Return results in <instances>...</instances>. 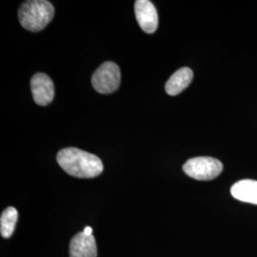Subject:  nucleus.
I'll return each mask as SVG.
<instances>
[{
  "label": "nucleus",
  "mask_w": 257,
  "mask_h": 257,
  "mask_svg": "<svg viewBox=\"0 0 257 257\" xmlns=\"http://www.w3.org/2000/svg\"><path fill=\"white\" fill-rule=\"evenodd\" d=\"M59 166L68 175L78 178H92L104 169L100 158L77 148H66L56 156Z\"/></svg>",
  "instance_id": "1"
},
{
  "label": "nucleus",
  "mask_w": 257,
  "mask_h": 257,
  "mask_svg": "<svg viewBox=\"0 0 257 257\" xmlns=\"http://www.w3.org/2000/svg\"><path fill=\"white\" fill-rule=\"evenodd\" d=\"M55 8L49 1L32 0L24 2L19 10L22 27L30 32H39L53 20Z\"/></svg>",
  "instance_id": "2"
},
{
  "label": "nucleus",
  "mask_w": 257,
  "mask_h": 257,
  "mask_svg": "<svg viewBox=\"0 0 257 257\" xmlns=\"http://www.w3.org/2000/svg\"><path fill=\"white\" fill-rule=\"evenodd\" d=\"M184 173L196 180H212L220 175L223 165L218 159L200 156L189 159L183 166Z\"/></svg>",
  "instance_id": "3"
},
{
  "label": "nucleus",
  "mask_w": 257,
  "mask_h": 257,
  "mask_svg": "<svg viewBox=\"0 0 257 257\" xmlns=\"http://www.w3.org/2000/svg\"><path fill=\"white\" fill-rule=\"evenodd\" d=\"M121 74L118 65L109 61L102 64L92 74V86L96 92L108 94L118 89Z\"/></svg>",
  "instance_id": "4"
},
{
  "label": "nucleus",
  "mask_w": 257,
  "mask_h": 257,
  "mask_svg": "<svg viewBox=\"0 0 257 257\" xmlns=\"http://www.w3.org/2000/svg\"><path fill=\"white\" fill-rule=\"evenodd\" d=\"M31 90L37 105L47 106L54 99L55 85L47 74L42 73L35 74L31 80Z\"/></svg>",
  "instance_id": "5"
},
{
  "label": "nucleus",
  "mask_w": 257,
  "mask_h": 257,
  "mask_svg": "<svg viewBox=\"0 0 257 257\" xmlns=\"http://www.w3.org/2000/svg\"><path fill=\"white\" fill-rule=\"evenodd\" d=\"M139 26L147 34H154L158 27V15L155 5L149 0H138L135 5Z\"/></svg>",
  "instance_id": "6"
},
{
  "label": "nucleus",
  "mask_w": 257,
  "mask_h": 257,
  "mask_svg": "<svg viewBox=\"0 0 257 257\" xmlns=\"http://www.w3.org/2000/svg\"><path fill=\"white\" fill-rule=\"evenodd\" d=\"M97 248L93 235L78 232L70 244V257H96Z\"/></svg>",
  "instance_id": "7"
},
{
  "label": "nucleus",
  "mask_w": 257,
  "mask_h": 257,
  "mask_svg": "<svg viewBox=\"0 0 257 257\" xmlns=\"http://www.w3.org/2000/svg\"><path fill=\"white\" fill-rule=\"evenodd\" d=\"M230 193L239 201L257 205V181L251 179L240 180L232 185Z\"/></svg>",
  "instance_id": "8"
},
{
  "label": "nucleus",
  "mask_w": 257,
  "mask_h": 257,
  "mask_svg": "<svg viewBox=\"0 0 257 257\" xmlns=\"http://www.w3.org/2000/svg\"><path fill=\"white\" fill-rule=\"evenodd\" d=\"M193 77V71L190 68L184 67L179 69L166 83V92L169 95H177L191 84Z\"/></svg>",
  "instance_id": "9"
},
{
  "label": "nucleus",
  "mask_w": 257,
  "mask_h": 257,
  "mask_svg": "<svg viewBox=\"0 0 257 257\" xmlns=\"http://www.w3.org/2000/svg\"><path fill=\"white\" fill-rule=\"evenodd\" d=\"M18 218L19 212L14 207H9L2 212L0 218V231L2 237L9 238L13 235Z\"/></svg>",
  "instance_id": "10"
},
{
  "label": "nucleus",
  "mask_w": 257,
  "mask_h": 257,
  "mask_svg": "<svg viewBox=\"0 0 257 257\" xmlns=\"http://www.w3.org/2000/svg\"><path fill=\"white\" fill-rule=\"evenodd\" d=\"M83 231H84L86 234H88V235H92V229L91 227H86Z\"/></svg>",
  "instance_id": "11"
}]
</instances>
